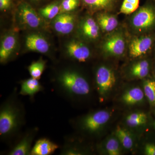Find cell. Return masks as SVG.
<instances>
[{
    "label": "cell",
    "instance_id": "cell-1",
    "mask_svg": "<svg viewBox=\"0 0 155 155\" xmlns=\"http://www.w3.org/2000/svg\"><path fill=\"white\" fill-rule=\"evenodd\" d=\"M17 87L2 103L0 107V139L11 144L22 131L26 122V111L18 97Z\"/></svg>",
    "mask_w": 155,
    "mask_h": 155
},
{
    "label": "cell",
    "instance_id": "cell-2",
    "mask_svg": "<svg viewBox=\"0 0 155 155\" xmlns=\"http://www.w3.org/2000/svg\"><path fill=\"white\" fill-rule=\"evenodd\" d=\"M53 81L55 90L67 101L87 96L91 92V86L86 78L70 68L60 71Z\"/></svg>",
    "mask_w": 155,
    "mask_h": 155
},
{
    "label": "cell",
    "instance_id": "cell-3",
    "mask_svg": "<svg viewBox=\"0 0 155 155\" xmlns=\"http://www.w3.org/2000/svg\"><path fill=\"white\" fill-rule=\"evenodd\" d=\"M155 25V9L150 6H144L137 9L130 19V25L135 33L142 34Z\"/></svg>",
    "mask_w": 155,
    "mask_h": 155
},
{
    "label": "cell",
    "instance_id": "cell-4",
    "mask_svg": "<svg viewBox=\"0 0 155 155\" xmlns=\"http://www.w3.org/2000/svg\"><path fill=\"white\" fill-rule=\"evenodd\" d=\"M38 132V128L35 127L21 131L6 153L8 155H30L33 142Z\"/></svg>",
    "mask_w": 155,
    "mask_h": 155
},
{
    "label": "cell",
    "instance_id": "cell-5",
    "mask_svg": "<svg viewBox=\"0 0 155 155\" xmlns=\"http://www.w3.org/2000/svg\"><path fill=\"white\" fill-rule=\"evenodd\" d=\"M110 116V114L104 110L93 112L80 119L79 127L87 133L94 134L108 122Z\"/></svg>",
    "mask_w": 155,
    "mask_h": 155
},
{
    "label": "cell",
    "instance_id": "cell-6",
    "mask_svg": "<svg viewBox=\"0 0 155 155\" xmlns=\"http://www.w3.org/2000/svg\"><path fill=\"white\" fill-rule=\"evenodd\" d=\"M17 17L19 22L26 28L37 29L44 25L42 17L28 3L22 2L19 5Z\"/></svg>",
    "mask_w": 155,
    "mask_h": 155
},
{
    "label": "cell",
    "instance_id": "cell-7",
    "mask_svg": "<svg viewBox=\"0 0 155 155\" xmlns=\"http://www.w3.org/2000/svg\"><path fill=\"white\" fill-rule=\"evenodd\" d=\"M126 41L122 32L110 34L105 39L102 45L104 52L108 55L119 57L122 55L126 50Z\"/></svg>",
    "mask_w": 155,
    "mask_h": 155
},
{
    "label": "cell",
    "instance_id": "cell-8",
    "mask_svg": "<svg viewBox=\"0 0 155 155\" xmlns=\"http://www.w3.org/2000/svg\"><path fill=\"white\" fill-rule=\"evenodd\" d=\"M116 81L115 74L110 68L101 66L97 69L95 83L97 91L101 95L105 94L111 90L115 85Z\"/></svg>",
    "mask_w": 155,
    "mask_h": 155
},
{
    "label": "cell",
    "instance_id": "cell-9",
    "mask_svg": "<svg viewBox=\"0 0 155 155\" xmlns=\"http://www.w3.org/2000/svg\"><path fill=\"white\" fill-rule=\"evenodd\" d=\"M152 37L141 35L135 37L130 41L128 46V53L131 58H136L144 55L152 46Z\"/></svg>",
    "mask_w": 155,
    "mask_h": 155
},
{
    "label": "cell",
    "instance_id": "cell-10",
    "mask_svg": "<svg viewBox=\"0 0 155 155\" xmlns=\"http://www.w3.org/2000/svg\"><path fill=\"white\" fill-rule=\"evenodd\" d=\"M66 51L69 58L80 63L86 62L91 56V52L88 47L76 40L71 41L67 44Z\"/></svg>",
    "mask_w": 155,
    "mask_h": 155
},
{
    "label": "cell",
    "instance_id": "cell-11",
    "mask_svg": "<svg viewBox=\"0 0 155 155\" xmlns=\"http://www.w3.org/2000/svg\"><path fill=\"white\" fill-rule=\"evenodd\" d=\"M75 16L69 13H62L58 14L54 19L53 26L58 33L62 35H67L73 31L75 28Z\"/></svg>",
    "mask_w": 155,
    "mask_h": 155
},
{
    "label": "cell",
    "instance_id": "cell-12",
    "mask_svg": "<svg viewBox=\"0 0 155 155\" xmlns=\"http://www.w3.org/2000/svg\"><path fill=\"white\" fill-rule=\"evenodd\" d=\"M25 45L29 51L41 54H46L49 51L48 42L45 37L38 34H31L26 36Z\"/></svg>",
    "mask_w": 155,
    "mask_h": 155
},
{
    "label": "cell",
    "instance_id": "cell-13",
    "mask_svg": "<svg viewBox=\"0 0 155 155\" xmlns=\"http://www.w3.org/2000/svg\"><path fill=\"white\" fill-rule=\"evenodd\" d=\"M17 39L14 34H8L4 37L0 47V62L5 64L12 57L17 46Z\"/></svg>",
    "mask_w": 155,
    "mask_h": 155
},
{
    "label": "cell",
    "instance_id": "cell-14",
    "mask_svg": "<svg viewBox=\"0 0 155 155\" xmlns=\"http://www.w3.org/2000/svg\"><path fill=\"white\" fill-rule=\"evenodd\" d=\"M60 148L59 145L49 139L42 137L33 144L30 155H51Z\"/></svg>",
    "mask_w": 155,
    "mask_h": 155
},
{
    "label": "cell",
    "instance_id": "cell-15",
    "mask_svg": "<svg viewBox=\"0 0 155 155\" xmlns=\"http://www.w3.org/2000/svg\"><path fill=\"white\" fill-rule=\"evenodd\" d=\"M19 84L20 89L19 94L29 97L32 100L35 95L44 90V87L38 79L32 77L21 81Z\"/></svg>",
    "mask_w": 155,
    "mask_h": 155
},
{
    "label": "cell",
    "instance_id": "cell-16",
    "mask_svg": "<svg viewBox=\"0 0 155 155\" xmlns=\"http://www.w3.org/2000/svg\"><path fill=\"white\" fill-rule=\"evenodd\" d=\"M80 31L85 38L94 40L99 37L101 28L96 20L92 17H87L80 24Z\"/></svg>",
    "mask_w": 155,
    "mask_h": 155
},
{
    "label": "cell",
    "instance_id": "cell-17",
    "mask_svg": "<svg viewBox=\"0 0 155 155\" xmlns=\"http://www.w3.org/2000/svg\"><path fill=\"white\" fill-rule=\"evenodd\" d=\"M96 21L101 30L107 33L114 31L119 24L116 16L105 11L99 13L97 15Z\"/></svg>",
    "mask_w": 155,
    "mask_h": 155
},
{
    "label": "cell",
    "instance_id": "cell-18",
    "mask_svg": "<svg viewBox=\"0 0 155 155\" xmlns=\"http://www.w3.org/2000/svg\"><path fill=\"white\" fill-rule=\"evenodd\" d=\"M83 4L93 11H110L114 8L116 0H82Z\"/></svg>",
    "mask_w": 155,
    "mask_h": 155
},
{
    "label": "cell",
    "instance_id": "cell-19",
    "mask_svg": "<svg viewBox=\"0 0 155 155\" xmlns=\"http://www.w3.org/2000/svg\"><path fill=\"white\" fill-rule=\"evenodd\" d=\"M144 93L139 87H134L126 92L122 97L125 104L134 105L140 102L143 100Z\"/></svg>",
    "mask_w": 155,
    "mask_h": 155
},
{
    "label": "cell",
    "instance_id": "cell-20",
    "mask_svg": "<svg viewBox=\"0 0 155 155\" xmlns=\"http://www.w3.org/2000/svg\"><path fill=\"white\" fill-rule=\"evenodd\" d=\"M149 63L146 60L138 61L130 69V73L134 77L142 78L146 77L149 72Z\"/></svg>",
    "mask_w": 155,
    "mask_h": 155
},
{
    "label": "cell",
    "instance_id": "cell-21",
    "mask_svg": "<svg viewBox=\"0 0 155 155\" xmlns=\"http://www.w3.org/2000/svg\"><path fill=\"white\" fill-rule=\"evenodd\" d=\"M46 67V62L42 59L32 62L28 66V70L31 77L40 79Z\"/></svg>",
    "mask_w": 155,
    "mask_h": 155
},
{
    "label": "cell",
    "instance_id": "cell-22",
    "mask_svg": "<svg viewBox=\"0 0 155 155\" xmlns=\"http://www.w3.org/2000/svg\"><path fill=\"white\" fill-rule=\"evenodd\" d=\"M61 11V6L58 3H53L40 9L39 13L42 18L47 19H54Z\"/></svg>",
    "mask_w": 155,
    "mask_h": 155
},
{
    "label": "cell",
    "instance_id": "cell-23",
    "mask_svg": "<svg viewBox=\"0 0 155 155\" xmlns=\"http://www.w3.org/2000/svg\"><path fill=\"white\" fill-rule=\"evenodd\" d=\"M147 116L143 113H135L130 114L126 118V122L130 127H136L146 123Z\"/></svg>",
    "mask_w": 155,
    "mask_h": 155
},
{
    "label": "cell",
    "instance_id": "cell-24",
    "mask_svg": "<svg viewBox=\"0 0 155 155\" xmlns=\"http://www.w3.org/2000/svg\"><path fill=\"white\" fill-rule=\"evenodd\" d=\"M116 134L124 148L130 149L133 146V140L129 134L119 126L116 129Z\"/></svg>",
    "mask_w": 155,
    "mask_h": 155
},
{
    "label": "cell",
    "instance_id": "cell-25",
    "mask_svg": "<svg viewBox=\"0 0 155 155\" xmlns=\"http://www.w3.org/2000/svg\"><path fill=\"white\" fill-rule=\"evenodd\" d=\"M140 0H124L121 8L120 13L128 15L132 14L138 9Z\"/></svg>",
    "mask_w": 155,
    "mask_h": 155
},
{
    "label": "cell",
    "instance_id": "cell-26",
    "mask_svg": "<svg viewBox=\"0 0 155 155\" xmlns=\"http://www.w3.org/2000/svg\"><path fill=\"white\" fill-rule=\"evenodd\" d=\"M144 92L152 104L155 105V81L148 80L144 84Z\"/></svg>",
    "mask_w": 155,
    "mask_h": 155
},
{
    "label": "cell",
    "instance_id": "cell-27",
    "mask_svg": "<svg viewBox=\"0 0 155 155\" xmlns=\"http://www.w3.org/2000/svg\"><path fill=\"white\" fill-rule=\"evenodd\" d=\"M106 150L110 155L120 154V148L119 142L116 138H111L107 142Z\"/></svg>",
    "mask_w": 155,
    "mask_h": 155
},
{
    "label": "cell",
    "instance_id": "cell-28",
    "mask_svg": "<svg viewBox=\"0 0 155 155\" xmlns=\"http://www.w3.org/2000/svg\"><path fill=\"white\" fill-rule=\"evenodd\" d=\"M79 0H63L61 5L62 13H69L73 11L78 6Z\"/></svg>",
    "mask_w": 155,
    "mask_h": 155
},
{
    "label": "cell",
    "instance_id": "cell-29",
    "mask_svg": "<svg viewBox=\"0 0 155 155\" xmlns=\"http://www.w3.org/2000/svg\"><path fill=\"white\" fill-rule=\"evenodd\" d=\"M145 153L147 155H155V145L151 143L146 145Z\"/></svg>",
    "mask_w": 155,
    "mask_h": 155
},
{
    "label": "cell",
    "instance_id": "cell-30",
    "mask_svg": "<svg viewBox=\"0 0 155 155\" xmlns=\"http://www.w3.org/2000/svg\"><path fill=\"white\" fill-rule=\"evenodd\" d=\"M11 0H0V9L1 11H5L10 8Z\"/></svg>",
    "mask_w": 155,
    "mask_h": 155
},
{
    "label": "cell",
    "instance_id": "cell-31",
    "mask_svg": "<svg viewBox=\"0 0 155 155\" xmlns=\"http://www.w3.org/2000/svg\"><path fill=\"white\" fill-rule=\"evenodd\" d=\"M31 1H34V2H38V1H41V0H31Z\"/></svg>",
    "mask_w": 155,
    "mask_h": 155
}]
</instances>
